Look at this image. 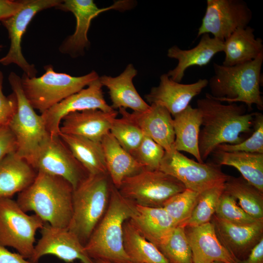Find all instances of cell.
I'll use <instances>...</instances> for the list:
<instances>
[{
    "label": "cell",
    "instance_id": "obj_1",
    "mask_svg": "<svg viewBox=\"0 0 263 263\" xmlns=\"http://www.w3.org/2000/svg\"><path fill=\"white\" fill-rule=\"evenodd\" d=\"M202 116L198 148L203 162L221 144L243 141L241 134L251 132L254 113H246V106L237 103L224 104L209 93L197 101Z\"/></svg>",
    "mask_w": 263,
    "mask_h": 263
},
{
    "label": "cell",
    "instance_id": "obj_2",
    "mask_svg": "<svg viewBox=\"0 0 263 263\" xmlns=\"http://www.w3.org/2000/svg\"><path fill=\"white\" fill-rule=\"evenodd\" d=\"M73 191L64 178L38 172L32 184L18 194L16 201L24 212L34 211L44 222L68 228L73 214Z\"/></svg>",
    "mask_w": 263,
    "mask_h": 263
},
{
    "label": "cell",
    "instance_id": "obj_3",
    "mask_svg": "<svg viewBox=\"0 0 263 263\" xmlns=\"http://www.w3.org/2000/svg\"><path fill=\"white\" fill-rule=\"evenodd\" d=\"M135 212V205L122 196L112 184L107 209L84 245L93 261L133 263L124 248L123 230L125 222Z\"/></svg>",
    "mask_w": 263,
    "mask_h": 263
},
{
    "label": "cell",
    "instance_id": "obj_4",
    "mask_svg": "<svg viewBox=\"0 0 263 263\" xmlns=\"http://www.w3.org/2000/svg\"><path fill=\"white\" fill-rule=\"evenodd\" d=\"M263 62V52L252 61L235 66L214 63V74L208 80L209 94L222 102H241L249 111L253 105L263 110L260 91Z\"/></svg>",
    "mask_w": 263,
    "mask_h": 263
},
{
    "label": "cell",
    "instance_id": "obj_5",
    "mask_svg": "<svg viewBox=\"0 0 263 263\" xmlns=\"http://www.w3.org/2000/svg\"><path fill=\"white\" fill-rule=\"evenodd\" d=\"M112 185L108 174L90 175L74 190L73 214L68 228L84 245L107 209Z\"/></svg>",
    "mask_w": 263,
    "mask_h": 263
},
{
    "label": "cell",
    "instance_id": "obj_6",
    "mask_svg": "<svg viewBox=\"0 0 263 263\" xmlns=\"http://www.w3.org/2000/svg\"><path fill=\"white\" fill-rule=\"evenodd\" d=\"M45 73L39 77L21 78L23 93L34 110L41 114L68 96L86 87L99 78L95 71L80 76L56 72L51 65L45 66Z\"/></svg>",
    "mask_w": 263,
    "mask_h": 263
},
{
    "label": "cell",
    "instance_id": "obj_7",
    "mask_svg": "<svg viewBox=\"0 0 263 263\" xmlns=\"http://www.w3.org/2000/svg\"><path fill=\"white\" fill-rule=\"evenodd\" d=\"M8 81L16 96L17 109L8 126L16 137L17 153L30 163L39 147L50 134L41 114L35 112L25 97L21 77L12 72Z\"/></svg>",
    "mask_w": 263,
    "mask_h": 263
},
{
    "label": "cell",
    "instance_id": "obj_8",
    "mask_svg": "<svg viewBox=\"0 0 263 263\" xmlns=\"http://www.w3.org/2000/svg\"><path fill=\"white\" fill-rule=\"evenodd\" d=\"M117 189L135 205L163 207L170 198L186 188L178 180L159 169H144L126 178Z\"/></svg>",
    "mask_w": 263,
    "mask_h": 263
},
{
    "label": "cell",
    "instance_id": "obj_9",
    "mask_svg": "<svg viewBox=\"0 0 263 263\" xmlns=\"http://www.w3.org/2000/svg\"><path fill=\"white\" fill-rule=\"evenodd\" d=\"M44 222L28 215L12 198L0 197V245L15 248L25 259L32 256L35 235Z\"/></svg>",
    "mask_w": 263,
    "mask_h": 263
},
{
    "label": "cell",
    "instance_id": "obj_10",
    "mask_svg": "<svg viewBox=\"0 0 263 263\" xmlns=\"http://www.w3.org/2000/svg\"><path fill=\"white\" fill-rule=\"evenodd\" d=\"M159 170L178 180L186 189L198 193L224 185L229 177L215 162H196L175 148L165 151Z\"/></svg>",
    "mask_w": 263,
    "mask_h": 263
},
{
    "label": "cell",
    "instance_id": "obj_11",
    "mask_svg": "<svg viewBox=\"0 0 263 263\" xmlns=\"http://www.w3.org/2000/svg\"><path fill=\"white\" fill-rule=\"evenodd\" d=\"M30 164L37 172L66 180L74 190L90 176L59 135L50 134L39 147Z\"/></svg>",
    "mask_w": 263,
    "mask_h": 263
},
{
    "label": "cell",
    "instance_id": "obj_12",
    "mask_svg": "<svg viewBox=\"0 0 263 263\" xmlns=\"http://www.w3.org/2000/svg\"><path fill=\"white\" fill-rule=\"evenodd\" d=\"M252 12L243 0H207L197 37L211 34L224 41L235 30L248 26Z\"/></svg>",
    "mask_w": 263,
    "mask_h": 263
},
{
    "label": "cell",
    "instance_id": "obj_13",
    "mask_svg": "<svg viewBox=\"0 0 263 263\" xmlns=\"http://www.w3.org/2000/svg\"><path fill=\"white\" fill-rule=\"evenodd\" d=\"M61 0H23L22 7L13 16L1 22L7 29L10 46L7 54L0 59V63L8 65L16 64L29 77L36 76L37 71L33 64H29L21 51L22 37L34 16L39 12L60 4Z\"/></svg>",
    "mask_w": 263,
    "mask_h": 263
},
{
    "label": "cell",
    "instance_id": "obj_14",
    "mask_svg": "<svg viewBox=\"0 0 263 263\" xmlns=\"http://www.w3.org/2000/svg\"><path fill=\"white\" fill-rule=\"evenodd\" d=\"M131 1L119 0L106 8H99L92 0H64L56 8L72 12L76 19L74 33L68 37L60 45L61 53L74 57L84 53L90 42L87 34L93 19L103 12L111 9L126 10L132 8Z\"/></svg>",
    "mask_w": 263,
    "mask_h": 263
},
{
    "label": "cell",
    "instance_id": "obj_15",
    "mask_svg": "<svg viewBox=\"0 0 263 263\" xmlns=\"http://www.w3.org/2000/svg\"><path fill=\"white\" fill-rule=\"evenodd\" d=\"M41 237L35 245L29 263H39L44 255H52L66 263L76 260L81 263H94L87 255L84 245L68 228L57 227L44 222L40 229Z\"/></svg>",
    "mask_w": 263,
    "mask_h": 263
},
{
    "label": "cell",
    "instance_id": "obj_16",
    "mask_svg": "<svg viewBox=\"0 0 263 263\" xmlns=\"http://www.w3.org/2000/svg\"><path fill=\"white\" fill-rule=\"evenodd\" d=\"M102 87L98 78L41 113L49 133L58 135L62 119L70 113L87 110L96 109L104 112L114 110L105 101Z\"/></svg>",
    "mask_w": 263,
    "mask_h": 263
},
{
    "label": "cell",
    "instance_id": "obj_17",
    "mask_svg": "<svg viewBox=\"0 0 263 263\" xmlns=\"http://www.w3.org/2000/svg\"><path fill=\"white\" fill-rule=\"evenodd\" d=\"M210 222L219 241L237 261L246 258L263 238V219L249 225H238L220 218L214 214Z\"/></svg>",
    "mask_w": 263,
    "mask_h": 263
},
{
    "label": "cell",
    "instance_id": "obj_18",
    "mask_svg": "<svg viewBox=\"0 0 263 263\" xmlns=\"http://www.w3.org/2000/svg\"><path fill=\"white\" fill-rule=\"evenodd\" d=\"M208 82L207 79H199L193 83L181 84L164 74L160 77L159 85L152 87L145 97L150 105L156 104L165 108L173 117L185 110Z\"/></svg>",
    "mask_w": 263,
    "mask_h": 263
},
{
    "label": "cell",
    "instance_id": "obj_19",
    "mask_svg": "<svg viewBox=\"0 0 263 263\" xmlns=\"http://www.w3.org/2000/svg\"><path fill=\"white\" fill-rule=\"evenodd\" d=\"M117 114L115 110L110 112L96 109L73 112L62 119L59 133L101 142L104 136L110 132Z\"/></svg>",
    "mask_w": 263,
    "mask_h": 263
},
{
    "label": "cell",
    "instance_id": "obj_20",
    "mask_svg": "<svg viewBox=\"0 0 263 263\" xmlns=\"http://www.w3.org/2000/svg\"><path fill=\"white\" fill-rule=\"evenodd\" d=\"M185 232L191 248L193 263H237L219 241L213 224H206L185 227Z\"/></svg>",
    "mask_w": 263,
    "mask_h": 263
},
{
    "label": "cell",
    "instance_id": "obj_21",
    "mask_svg": "<svg viewBox=\"0 0 263 263\" xmlns=\"http://www.w3.org/2000/svg\"><path fill=\"white\" fill-rule=\"evenodd\" d=\"M224 41L210 37L208 34L201 36L198 44L189 50H182L174 45L168 50L167 56L178 61L177 66L168 72V75L173 80L180 83L186 70L193 66L207 65L217 53L223 52Z\"/></svg>",
    "mask_w": 263,
    "mask_h": 263
},
{
    "label": "cell",
    "instance_id": "obj_22",
    "mask_svg": "<svg viewBox=\"0 0 263 263\" xmlns=\"http://www.w3.org/2000/svg\"><path fill=\"white\" fill-rule=\"evenodd\" d=\"M137 73L133 65L130 64L118 76L104 75L99 77L102 86L109 90L113 109L129 108L134 112H143L149 109L150 105L143 99L134 86L132 80Z\"/></svg>",
    "mask_w": 263,
    "mask_h": 263
},
{
    "label": "cell",
    "instance_id": "obj_23",
    "mask_svg": "<svg viewBox=\"0 0 263 263\" xmlns=\"http://www.w3.org/2000/svg\"><path fill=\"white\" fill-rule=\"evenodd\" d=\"M132 118L146 135L160 145L165 151L174 148L173 118L164 107L152 104L143 112L130 113Z\"/></svg>",
    "mask_w": 263,
    "mask_h": 263
},
{
    "label": "cell",
    "instance_id": "obj_24",
    "mask_svg": "<svg viewBox=\"0 0 263 263\" xmlns=\"http://www.w3.org/2000/svg\"><path fill=\"white\" fill-rule=\"evenodd\" d=\"M38 172L24 158L13 152L0 163V197L12 198L29 187Z\"/></svg>",
    "mask_w": 263,
    "mask_h": 263
},
{
    "label": "cell",
    "instance_id": "obj_25",
    "mask_svg": "<svg viewBox=\"0 0 263 263\" xmlns=\"http://www.w3.org/2000/svg\"><path fill=\"white\" fill-rule=\"evenodd\" d=\"M101 143L108 173L112 184L117 188L126 178L145 169L110 132L104 136Z\"/></svg>",
    "mask_w": 263,
    "mask_h": 263
},
{
    "label": "cell",
    "instance_id": "obj_26",
    "mask_svg": "<svg viewBox=\"0 0 263 263\" xmlns=\"http://www.w3.org/2000/svg\"><path fill=\"white\" fill-rule=\"evenodd\" d=\"M249 25L235 30L224 41L223 64L232 66L252 61L263 52V40Z\"/></svg>",
    "mask_w": 263,
    "mask_h": 263
},
{
    "label": "cell",
    "instance_id": "obj_27",
    "mask_svg": "<svg viewBox=\"0 0 263 263\" xmlns=\"http://www.w3.org/2000/svg\"><path fill=\"white\" fill-rule=\"evenodd\" d=\"M201 123L202 116L199 110L193 108L190 105L173 117L175 149L180 152H188L192 155L197 162L204 163L198 148Z\"/></svg>",
    "mask_w": 263,
    "mask_h": 263
},
{
    "label": "cell",
    "instance_id": "obj_28",
    "mask_svg": "<svg viewBox=\"0 0 263 263\" xmlns=\"http://www.w3.org/2000/svg\"><path fill=\"white\" fill-rule=\"evenodd\" d=\"M130 219L140 233L156 247L177 226L163 207L135 205V212Z\"/></svg>",
    "mask_w": 263,
    "mask_h": 263
},
{
    "label": "cell",
    "instance_id": "obj_29",
    "mask_svg": "<svg viewBox=\"0 0 263 263\" xmlns=\"http://www.w3.org/2000/svg\"><path fill=\"white\" fill-rule=\"evenodd\" d=\"M215 163L236 168L249 184L263 192V154L215 150Z\"/></svg>",
    "mask_w": 263,
    "mask_h": 263
},
{
    "label": "cell",
    "instance_id": "obj_30",
    "mask_svg": "<svg viewBox=\"0 0 263 263\" xmlns=\"http://www.w3.org/2000/svg\"><path fill=\"white\" fill-rule=\"evenodd\" d=\"M59 135L90 175L108 174L101 142L79 136L60 133Z\"/></svg>",
    "mask_w": 263,
    "mask_h": 263
},
{
    "label": "cell",
    "instance_id": "obj_31",
    "mask_svg": "<svg viewBox=\"0 0 263 263\" xmlns=\"http://www.w3.org/2000/svg\"><path fill=\"white\" fill-rule=\"evenodd\" d=\"M123 240L125 251L133 263H168L156 246L140 233L130 219L123 225Z\"/></svg>",
    "mask_w": 263,
    "mask_h": 263
},
{
    "label": "cell",
    "instance_id": "obj_32",
    "mask_svg": "<svg viewBox=\"0 0 263 263\" xmlns=\"http://www.w3.org/2000/svg\"><path fill=\"white\" fill-rule=\"evenodd\" d=\"M224 187V191L238 200L239 205L247 213L255 219H263V192L243 177L229 176Z\"/></svg>",
    "mask_w": 263,
    "mask_h": 263
},
{
    "label": "cell",
    "instance_id": "obj_33",
    "mask_svg": "<svg viewBox=\"0 0 263 263\" xmlns=\"http://www.w3.org/2000/svg\"><path fill=\"white\" fill-rule=\"evenodd\" d=\"M157 248L168 263H193L192 252L185 227L177 225L174 227Z\"/></svg>",
    "mask_w": 263,
    "mask_h": 263
},
{
    "label": "cell",
    "instance_id": "obj_34",
    "mask_svg": "<svg viewBox=\"0 0 263 263\" xmlns=\"http://www.w3.org/2000/svg\"><path fill=\"white\" fill-rule=\"evenodd\" d=\"M119 113L121 117L114 120L110 132L122 147L130 153L139 145L144 134L126 109H119Z\"/></svg>",
    "mask_w": 263,
    "mask_h": 263
},
{
    "label": "cell",
    "instance_id": "obj_35",
    "mask_svg": "<svg viewBox=\"0 0 263 263\" xmlns=\"http://www.w3.org/2000/svg\"><path fill=\"white\" fill-rule=\"evenodd\" d=\"M224 190L222 185L200 193L189 217L182 226H196L210 222Z\"/></svg>",
    "mask_w": 263,
    "mask_h": 263
},
{
    "label": "cell",
    "instance_id": "obj_36",
    "mask_svg": "<svg viewBox=\"0 0 263 263\" xmlns=\"http://www.w3.org/2000/svg\"><path fill=\"white\" fill-rule=\"evenodd\" d=\"M200 193L186 189L167 200L163 207L177 225L182 226L189 217Z\"/></svg>",
    "mask_w": 263,
    "mask_h": 263
},
{
    "label": "cell",
    "instance_id": "obj_37",
    "mask_svg": "<svg viewBox=\"0 0 263 263\" xmlns=\"http://www.w3.org/2000/svg\"><path fill=\"white\" fill-rule=\"evenodd\" d=\"M215 215L238 225H249L263 219H257L251 216L239 205L235 198L224 191L219 198Z\"/></svg>",
    "mask_w": 263,
    "mask_h": 263
},
{
    "label": "cell",
    "instance_id": "obj_38",
    "mask_svg": "<svg viewBox=\"0 0 263 263\" xmlns=\"http://www.w3.org/2000/svg\"><path fill=\"white\" fill-rule=\"evenodd\" d=\"M253 132L250 136L242 142L234 144H221L216 150L228 152L243 151L263 154V115L254 113Z\"/></svg>",
    "mask_w": 263,
    "mask_h": 263
},
{
    "label": "cell",
    "instance_id": "obj_39",
    "mask_svg": "<svg viewBox=\"0 0 263 263\" xmlns=\"http://www.w3.org/2000/svg\"><path fill=\"white\" fill-rule=\"evenodd\" d=\"M165 150L149 136L144 135L138 147L130 154L147 170L159 169Z\"/></svg>",
    "mask_w": 263,
    "mask_h": 263
},
{
    "label": "cell",
    "instance_id": "obj_40",
    "mask_svg": "<svg viewBox=\"0 0 263 263\" xmlns=\"http://www.w3.org/2000/svg\"><path fill=\"white\" fill-rule=\"evenodd\" d=\"M3 73L0 71V126L8 125L17 109L15 93L5 96L3 93Z\"/></svg>",
    "mask_w": 263,
    "mask_h": 263
},
{
    "label": "cell",
    "instance_id": "obj_41",
    "mask_svg": "<svg viewBox=\"0 0 263 263\" xmlns=\"http://www.w3.org/2000/svg\"><path fill=\"white\" fill-rule=\"evenodd\" d=\"M16 137L8 126H0V163L8 154L16 152Z\"/></svg>",
    "mask_w": 263,
    "mask_h": 263
},
{
    "label": "cell",
    "instance_id": "obj_42",
    "mask_svg": "<svg viewBox=\"0 0 263 263\" xmlns=\"http://www.w3.org/2000/svg\"><path fill=\"white\" fill-rule=\"evenodd\" d=\"M23 4V0H0V22L14 15Z\"/></svg>",
    "mask_w": 263,
    "mask_h": 263
},
{
    "label": "cell",
    "instance_id": "obj_43",
    "mask_svg": "<svg viewBox=\"0 0 263 263\" xmlns=\"http://www.w3.org/2000/svg\"><path fill=\"white\" fill-rule=\"evenodd\" d=\"M19 253L12 252L0 245V263H29Z\"/></svg>",
    "mask_w": 263,
    "mask_h": 263
},
{
    "label": "cell",
    "instance_id": "obj_44",
    "mask_svg": "<svg viewBox=\"0 0 263 263\" xmlns=\"http://www.w3.org/2000/svg\"><path fill=\"white\" fill-rule=\"evenodd\" d=\"M237 263H263V238L252 248L246 258Z\"/></svg>",
    "mask_w": 263,
    "mask_h": 263
},
{
    "label": "cell",
    "instance_id": "obj_45",
    "mask_svg": "<svg viewBox=\"0 0 263 263\" xmlns=\"http://www.w3.org/2000/svg\"><path fill=\"white\" fill-rule=\"evenodd\" d=\"M94 263H114L113 262L107 261V260H93Z\"/></svg>",
    "mask_w": 263,
    "mask_h": 263
},
{
    "label": "cell",
    "instance_id": "obj_46",
    "mask_svg": "<svg viewBox=\"0 0 263 263\" xmlns=\"http://www.w3.org/2000/svg\"><path fill=\"white\" fill-rule=\"evenodd\" d=\"M211 263H224L221 262H214Z\"/></svg>",
    "mask_w": 263,
    "mask_h": 263
},
{
    "label": "cell",
    "instance_id": "obj_47",
    "mask_svg": "<svg viewBox=\"0 0 263 263\" xmlns=\"http://www.w3.org/2000/svg\"><path fill=\"white\" fill-rule=\"evenodd\" d=\"M3 46L1 45H0V50L2 48Z\"/></svg>",
    "mask_w": 263,
    "mask_h": 263
},
{
    "label": "cell",
    "instance_id": "obj_48",
    "mask_svg": "<svg viewBox=\"0 0 263 263\" xmlns=\"http://www.w3.org/2000/svg\"></svg>",
    "mask_w": 263,
    "mask_h": 263
}]
</instances>
